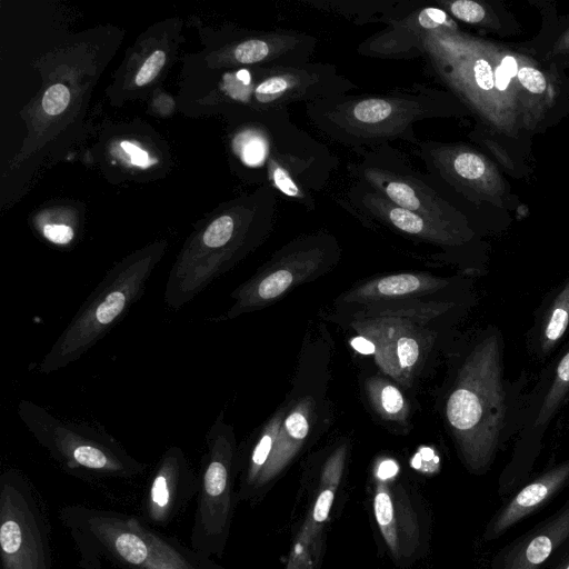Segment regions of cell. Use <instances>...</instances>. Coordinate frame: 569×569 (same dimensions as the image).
Wrapping results in <instances>:
<instances>
[{"instance_id":"cell-1","label":"cell","mask_w":569,"mask_h":569,"mask_svg":"<svg viewBox=\"0 0 569 569\" xmlns=\"http://www.w3.org/2000/svg\"><path fill=\"white\" fill-rule=\"evenodd\" d=\"M505 338L490 325L463 348L443 406L445 421L466 467L487 471L525 422L529 373L505 372Z\"/></svg>"},{"instance_id":"cell-2","label":"cell","mask_w":569,"mask_h":569,"mask_svg":"<svg viewBox=\"0 0 569 569\" xmlns=\"http://www.w3.org/2000/svg\"><path fill=\"white\" fill-rule=\"evenodd\" d=\"M467 113L450 91L419 83L385 93H346L306 103V116L315 128L351 148H376L398 139L418 144L415 126L419 121Z\"/></svg>"},{"instance_id":"cell-3","label":"cell","mask_w":569,"mask_h":569,"mask_svg":"<svg viewBox=\"0 0 569 569\" xmlns=\"http://www.w3.org/2000/svg\"><path fill=\"white\" fill-rule=\"evenodd\" d=\"M81 569H223L139 516L72 503L58 510Z\"/></svg>"},{"instance_id":"cell-4","label":"cell","mask_w":569,"mask_h":569,"mask_svg":"<svg viewBox=\"0 0 569 569\" xmlns=\"http://www.w3.org/2000/svg\"><path fill=\"white\" fill-rule=\"evenodd\" d=\"M500 51L457 28L428 32L420 47L432 72L468 110L503 132H513L523 113L518 83L501 64Z\"/></svg>"},{"instance_id":"cell-5","label":"cell","mask_w":569,"mask_h":569,"mask_svg":"<svg viewBox=\"0 0 569 569\" xmlns=\"http://www.w3.org/2000/svg\"><path fill=\"white\" fill-rule=\"evenodd\" d=\"M277 198L262 186L248 203L213 219L177 257L163 300L180 309L259 246L271 231Z\"/></svg>"},{"instance_id":"cell-6","label":"cell","mask_w":569,"mask_h":569,"mask_svg":"<svg viewBox=\"0 0 569 569\" xmlns=\"http://www.w3.org/2000/svg\"><path fill=\"white\" fill-rule=\"evenodd\" d=\"M163 251V244H153L114 264L79 307L37 371L48 375L63 369L100 341L141 298Z\"/></svg>"},{"instance_id":"cell-7","label":"cell","mask_w":569,"mask_h":569,"mask_svg":"<svg viewBox=\"0 0 569 569\" xmlns=\"http://www.w3.org/2000/svg\"><path fill=\"white\" fill-rule=\"evenodd\" d=\"M17 412L36 441L70 476L103 483L133 480L147 471V463L99 426L60 418L30 400H21Z\"/></svg>"},{"instance_id":"cell-8","label":"cell","mask_w":569,"mask_h":569,"mask_svg":"<svg viewBox=\"0 0 569 569\" xmlns=\"http://www.w3.org/2000/svg\"><path fill=\"white\" fill-rule=\"evenodd\" d=\"M1 569H53L52 528L46 501L22 471L0 475Z\"/></svg>"},{"instance_id":"cell-9","label":"cell","mask_w":569,"mask_h":569,"mask_svg":"<svg viewBox=\"0 0 569 569\" xmlns=\"http://www.w3.org/2000/svg\"><path fill=\"white\" fill-rule=\"evenodd\" d=\"M201 456L197 507L190 533V546L208 557L223 551L232 508V480L237 467L233 428L221 411L204 437Z\"/></svg>"},{"instance_id":"cell-10","label":"cell","mask_w":569,"mask_h":569,"mask_svg":"<svg viewBox=\"0 0 569 569\" xmlns=\"http://www.w3.org/2000/svg\"><path fill=\"white\" fill-rule=\"evenodd\" d=\"M271 140L266 160L269 186L307 209H315L311 191L321 190L337 167V158L321 142L297 127L288 110L269 113Z\"/></svg>"},{"instance_id":"cell-11","label":"cell","mask_w":569,"mask_h":569,"mask_svg":"<svg viewBox=\"0 0 569 569\" xmlns=\"http://www.w3.org/2000/svg\"><path fill=\"white\" fill-rule=\"evenodd\" d=\"M338 257V243L330 234L319 232L291 241L231 293L233 303L221 319L267 307L290 289L325 273Z\"/></svg>"},{"instance_id":"cell-12","label":"cell","mask_w":569,"mask_h":569,"mask_svg":"<svg viewBox=\"0 0 569 569\" xmlns=\"http://www.w3.org/2000/svg\"><path fill=\"white\" fill-rule=\"evenodd\" d=\"M362 153L350 169L361 181L390 202L427 218L471 228L467 218L450 204L426 179L408 166L389 144Z\"/></svg>"},{"instance_id":"cell-13","label":"cell","mask_w":569,"mask_h":569,"mask_svg":"<svg viewBox=\"0 0 569 569\" xmlns=\"http://www.w3.org/2000/svg\"><path fill=\"white\" fill-rule=\"evenodd\" d=\"M569 400V337L542 366L527 396V411L516 438L509 469L525 471L539 453L542 440Z\"/></svg>"},{"instance_id":"cell-14","label":"cell","mask_w":569,"mask_h":569,"mask_svg":"<svg viewBox=\"0 0 569 569\" xmlns=\"http://www.w3.org/2000/svg\"><path fill=\"white\" fill-rule=\"evenodd\" d=\"M422 316L418 308H389L370 313L369 319L353 326L373 343L377 363L401 383L413 376L426 347L431 345L425 343L431 341V335H422L417 325Z\"/></svg>"},{"instance_id":"cell-15","label":"cell","mask_w":569,"mask_h":569,"mask_svg":"<svg viewBox=\"0 0 569 569\" xmlns=\"http://www.w3.org/2000/svg\"><path fill=\"white\" fill-rule=\"evenodd\" d=\"M418 156L430 174L470 199L491 200L506 192V183L481 153L462 144L425 141Z\"/></svg>"},{"instance_id":"cell-16","label":"cell","mask_w":569,"mask_h":569,"mask_svg":"<svg viewBox=\"0 0 569 569\" xmlns=\"http://www.w3.org/2000/svg\"><path fill=\"white\" fill-rule=\"evenodd\" d=\"M198 486L186 452L177 446L167 448L151 470L139 517L157 529L169 526L187 510Z\"/></svg>"},{"instance_id":"cell-17","label":"cell","mask_w":569,"mask_h":569,"mask_svg":"<svg viewBox=\"0 0 569 569\" xmlns=\"http://www.w3.org/2000/svg\"><path fill=\"white\" fill-rule=\"evenodd\" d=\"M356 211L411 239L442 248H459L475 238L471 228L433 220L403 209L361 181H356L348 194Z\"/></svg>"},{"instance_id":"cell-18","label":"cell","mask_w":569,"mask_h":569,"mask_svg":"<svg viewBox=\"0 0 569 569\" xmlns=\"http://www.w3.org/2000/svg\"><path fill=\"white\" fill-rule=\"evenodd\" d=\"M386 26L359 44L358 52L361 56L391 60L413 59L420 57L421 41L428 32L457 28L446 11L437 6H428L427 2Z\"/></svg>"},{"instance_id":"cell-19","label":"cell","mask_w":569,"mask_h":569,"mask_svg":"<svg viewBox=\"0 0 569 569\" xmlns=\"http://www.w3.org/2000/svg\"><path fill=\"white\" fill-rule=\"evenodd\" d=\"M568 540L569 502L500 550L493 559V569H542Z\"/></svg>"},{"instance_id":"cell-20","label":"cell","mask_w":569,"mask_h":569,"mask_svg":"<svg viewBox=\"0 0 569 569\" xmlns=\"http://www.w3.org/2000/svg\"><path fill=\"white\" fill-rule=\"evenodd\" d=\"M569 333V276L552 287L532 315L525 337L530 358L545 365L563 345Z\"/></svg>"},{"instance_id":"cell-21","label":"cell","mask_w":569,"mask_h":569,"mask_svg":"<svg viewBox=\"0 0 569 569\" xmlns=\"http://www.w3.org/2000/svg\"><path fill=\"white\" fill-rule=\"evenodd\" d=\"M569 483V458L548 468L526 485L492 518L486 536L496 539L533 512Z\"/></svg>"},{"instance_id":"cell-22","label":"cell","mask_w":569,"mask_h":569,"mask_svg":"<svg viewBox=\"0 0 569 569\" xmlns=\"http://www.w3.org/2000/svg\"><path fill=\"white\" fill-rule=\"evenodd\" d=\"M451 279L423 272H401L371 279L340 297L342 302L376 303L415 298L445 290Z\"/></svg>"},{"instance_id":"cell-23","label":"cell","mask_w":569,"mask_h":569,"mask_svg":"<svg viewBox=\"0 0 569 569\" xmlns=\"http://www.w3.org/2000/svg\"><path fill=\"white\" fill-rule=\"evenodd\" d=\"M313 410L315 403L310 397H303L290 405L270 457L252 488L271 480L295 457L309 435Z\"/></svg>"},{"instance_id":"cell-24","label":"cell","mask_w":569,"mask_h":569,"mask_svg":"<svg viewBox=\"0 0 569 569\" xmlns=\"http://www.w3.org/2000/svg\"><path fill=\"white\" fill-rule=\"evenodd\" d=\"M302 2L311 8L347 18L358 26L376 22L387 24L423 3L399 0H305Z\"/></svg>"},{"instance_id":"cell-25","label":"cell","mask_w":569,"mask_h":569,"mask_svg":"<svg viewBox=\"0 0 569 569\" xmlns=\"http://www.w3.org/2000/svg\"><path fill=\"white\" fill-rule=\"evenodd\" d=\"M289 406H282L268 420L253 443L243 467V486L252 488L267 463ZM243 487V489H244Z\"/></svg>"},{"instance_id":"cell-26","label":"cell","mask_w":569,"mask_h":569,"mask_svg":"<svg viewBox=\"0 0 569 569\" xmlns=\"http://www.w3.org/2000/svg\"><path fill=\"white\" fill-rule=\"evenodd\" d=\"M369 401L375 411L387 421L402 423L409 416L408 403L401 391L380 377H372L366 386Z\"/></svg>"},{"instance_id":"cell-27","label":"cell","mask_w":569,"mask_h":569,"mask_svg":"<svg viewBox=\"0 0 569 569\" xmlns=\"http://www.w3.org/2000/svg\"><path fill=\"white\" fill-rule=\"evenodd\" d=\"M436 6L450 17L473 26H489L492 19L487 8L473 0H436Z\"/></svg>"},{"instance_id":"cell-28","label":"cell","mask_w":569,"mask_h":569,"mask_svg":"<svg viewBox=\"0 0 569 569\" xmlns=\"http://www.w3.org/2000/svg\"><path fill=\"white\" fill-rule=\"evenodd\" d=\"M516 78L521 91L523 107H526L525 98L551 97V84H549L547 76L529 62L518 64Z\"/></svg>"},{"instance_id":"cell-29","label":"cell","mask_w":569,"mask_h":569,"mask_svg":"<svg viewBox=\"0 0 569 569\" xmlns=\"http://www.w3.org/2000/svg\"><path fill=\"white\" fill-rule=\"evenodd\" d=\"M376 520L389 547L396 550V535L393 520V505L388 492L381 488L373 500Z\"/></svg>"},{"instance_id":"cell-30","label":"cell","mask_w":569,"mask_h":569,"mask_svg":"<svg viewBox=\"0 0 569 569\" xmlns=\"http://www.w3.org/2000/svg\"><path fill=\"white\" fill-rule=\"evenodd\" d=\"M70 91L62 83H54L47 89L42 98L43 111L49 116L62 113L70 102Z\"/></svg>"},{"instance_id":"cell-31","label":"cell","mask_w":569,"mask_h":569,"mask_svg":"<svg viewBox=\"0 0 569 569\" xmlns=\"http://www.w3.org/2000/svg\"><path fill=\"white\" fill-rule=\"evenodd\" d=\"M166 62V53L156 50L150 54L138 70L134 82L139 87H143L151 82L160 72Z\"/></svg>"},{"instance_id":"cell-32","label":"cell","mask_w":569,"mask_h":569,"mask_svg":"<svg viewBox=\"0 0 569 569\" xmlns=\"http://www.w3.org/2000/svg\"><path fill=\"white\" fill-rule=\"evenodd\" d=\"M41 232L48 241L58 246L69 244L74 238L73 229L64 223H47Z\"/></svg>"},{"instance_id":"cell-33","label":"cell","mask_w":569,"mask_h":569,"mask_svg":"<svg viewBox=\"0 0 569 569\" xmlns=\"http://www.w3.org/2000/svg\"><path fill=\"white\" fill-rule=\"evenodd\" d=\"M333 499L335 490L331 488H327L319 493L312 511L313 520L317 523L326 521L329 516Z\"/></svg>"},{"instance_id":"cell-34","label":"cell","mask_w":569,"mask_h":569,"mask_svg":"<svg viewBox=\"0 0 569 569\" xmlns=\"http://www.w3.org/2000/svg\"><path fill=\"white\" fill-rule=\"evenodd\" d=\"M122 150L127 153V156L130 159V162L134 166L141 167V168H148L150 167L153 161L148 154V152L137 144L130 142V141H122L120 143Z\"/></svg>"},{"instance_id":"cell-35","label":"cell","mask_w":569,"mask_h":569,"mask_svg":"<svg viewBox=\"0 0 569 569\" xmlns=\"http://www.w3.org/2000/svg\"><path fill=\"white\" fill-rule=\"evenodd\" d=\"M397 471H398V466L393 461L387 460V461H383L379 466L377 476L381 480H386V479L392 478L397 473Z\"/></svg>"},{"instance_id":"cell-36","label":"cell","mask_w":569,"mask_h":569,"mask_svg":"<svg viewBox=\"0 0 569 569\" xmlns=\"http://www.w3.org/2000/svg\"><path fill=\"white\" fill-rule=\"evenodd\" d=\"M351 346L362 353H372L375 355V346L373 343L366 339L365 337H356L351 340Z\"/></svg>"},{"instance_id":"cell-37","label":"cell","mask_w":569,"mask_h":569,"mask_svg":"<svg viewBox=\"0 0 569 569\" xmlns=\"http://www.w3.org/2000/svg\"><path fill=\"white\" fill-rule=\"evenodd\" d=\"M550 569H569V550Z\"/></svg>"},{"instance_id":"cell-38","label":"cell","mask_w":569,"mask_h":569,"mask_svg":"<svg viewBox=\"0 0 569 569\" xmlns=\"http://www.w3.org/2000/svg\"><path fill=\"white\" fill-rule=\"evenodd\" d=\"M567 425H568V427H569V417H568V420H567Z\"/></svg>"}]
</instances>
